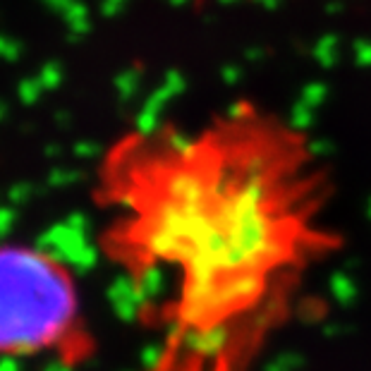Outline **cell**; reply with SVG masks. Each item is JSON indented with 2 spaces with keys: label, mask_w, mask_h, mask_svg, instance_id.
I'll return each instance as SVG.
<instances>
[{
  "label": "cell",
  "mask_w": 371,
  "mask_h": 371,
  "mask_svg": "<svg viewBox=\"0 0 371 371\" xmlns=\"http://www.w3.org/2000/svg\"><path fill=\"white\" fill-rule=\"evenodd\" d=\"M223 160L187 156L160 182L144 245L182 263L192 309L230 311L247 304L278 252V225L259 182L230 175Z\"/></svg>",
  "instance_id": "cell-1"
},
{
  "label": "cell",
  "mask_w": 371,
  "mask_h": 371,
  "mask_svg": "<svg viewBox=\"0 0 371 371\" xmlns=\"http://www.w3.org/2000/svg\"><path fill=\"white\" fill-rule=\"evenodd\" d=\"M77 314L69 273L26 247H0V352H36L65 336Z\"/></svg>",
  "instance_id": "cell-2"
},
{
  "label": "cell",
  "mask_w": 371,
  "mask_h": 371,
  "mask_svg": "<svg viewBox=\"0 0 371 371\" xmlns=\"http://www.w3.org/2000/svg\"><path fill=\"white\" fill-rule=\"evenodd\" d=\"M199 3H206V0H199Z\"/></svg>",
  "instance_id": "cell-3"
}]
</instances>
